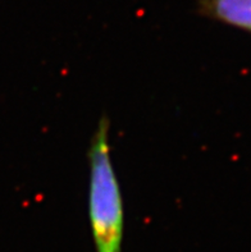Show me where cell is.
<instances>
[{"instance_id": "2", "label": "cell", "mask_w": 251, "mask_h": 252, "mask_svg": "<svg viewBox=\"0 0 251 252\" xmlns=\"http://www.w3.org/2000/svg\"><path fill=\"white\" fill-rule=\"evenodd\" d=\"M203 18L251 33V0H195Z\"/></svg>"}, {"instance_id": "1", "label": "cell", "mask_w": 251, "mask_h": 252, "mask_svg": "<svg viewBox=\"0 0 251 252\" xmlns=\"http://www.w3.org/2000/svg\"><path fill=\"white\" fill-rule=\"evenodd\" d=\"M110 121L99 119L90 141L89 221L95 252H122L124 205L121 186L111 160Z\"/></svg>"}]
</instances>
